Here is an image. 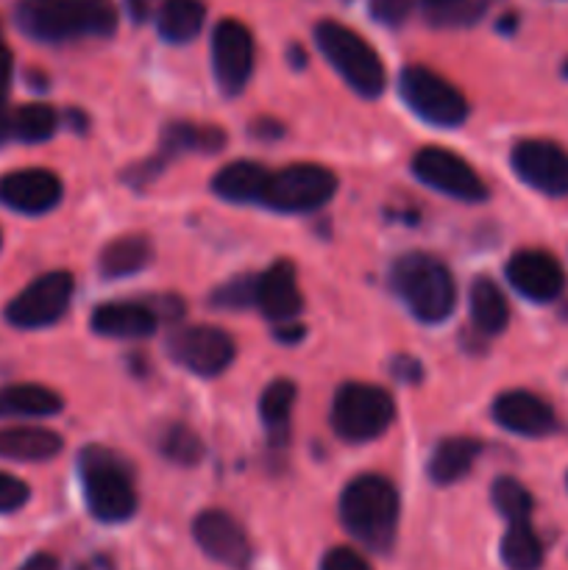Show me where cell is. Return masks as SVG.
<instances>
[{
    "instance_id": "cell-1",
    "label": "cell",
    "mask_w": 568,
    "mask_h": 570,
    "mask_svg": "<svg viewBox=\"0 0 568 570\" xmlns=\"http://www.w3.org/2000/svg\"><path fill=\"white\" fill-rule=\"evenodd\" d=\"M17 26L37 42L109 37L117 28L111 0H20Z\"/></svg>"
},
{
    "instance_id": "cell-2",
    "label": "cell",
    "mask_w": 568,
    "mask_h": 570,
    "mask_svg": "<svg viewBox=\"0 0 568 570\" xmlns=\"http://www.w3.org/2000/svg\"><path fill=\"white\" fill-rule=\"evenodd\" d=\"M345 532L373 551H388L399 527V493L384 476H356L340 499Z\"/></svg>"
},
{
    "instance_id": "cell-3",
    "label": "cell",
    "mask_w": 568,
    "mask_h": 570,
    "mask_svg": "<svg viewBox=\"0 0 568 570\" xmlns=\"http://www.w3.org/2000/svg\"><path fill=\"white\" fill-rule=\"evenodd\" d=\"M395 295L423 323H440L457 304V287L449 267L429 254L401 256L390 273Z\"/></svg>"
},
{
    "instance_id": "cell-4",
    "label": "cell",
    "mask_w": 568,
    "mask_h": 570,
    "mask_svg": "<svg viewBox=\"0 0 568 570\" xmlns=\"http://www.w3.org/2000/svg\"><path fill=\"white\" fill-rule=\"evenodd\" d=\"M315 42L329 65L343 76L354 92L362 98H376L384 89V65L376 50L365 42L356 31L345 28L343 22L323 20L315 28Z\"/></svg>"
},
{
    "instance_id": "cell-5",
    "label": "cell",
    "mask_w": 568,
    "mask_h": 570,
    "mask_svg": "<svg viewBox=\"0 0 568 570\" xmlns=\"http://www.w3.org/2000/svg\"><path fill=\"white\" fill-rule=\"evenodd\" d=\"M81 479L87 507L98 521H128L137 510V493L126 465L104 449H87L81 454Z\"/></svg>"
},
{
    "instance_id": "cell-6",
    "label": "cell",
    "mask_w": 568,
    "mask_h": 570,
    "mask_svg": "<svg viewBox=\"0 0 568 570\" xmlns=\"http://www.w3.org/2000/svg\"><path fill=\"white\" fill-rule=\"evenodd\" d=\"M395 417L393 399L382 387L351 382L334 395L332 426L345 443H368L388 432Z\"/></svg>"
},
{
    "instance_id": "cell-7",
    "label": "cell",
    "mask_w": 568,
    "mask_h": 570,
    "mask_svg": "<svg viewBox=\"0 0 568 570\" xmlns=\"http://www.w3.org/2000/svg\"><path fill=\"white\" fill-rule=\"evenodd\" d=\"M399 89L404 104L415 111L421 120L438 128H454L466 122L468 104L460 89L451 87L445 78L432 72L429 67L410 65L401 70Z\"/></svg>"
},
{
    "instance_id": "cell-8",
    "label": "cell",
    "mask_w": 568,
    "mask_h": 570,
    "mask_svg": "<svg viewBox=\"0 0 568 570\" xmlns=\"http://www.w3.org/2000/svg\"><path fill=\"white\" fill-rule=\"evenodd\" d=\"M337 178L321 165H287L271 173L259 204L276 212H310L329 204Z\"/></svg>"
},
{
    "instance_id": "cell-9",
    "label": "cell",
    "mask_w": 568,
    "mask_h": 570,
    "mask_svg": "<svg viewBox=\"0 0 568 570\" xmlns=\"http://www.w3.org/2000/svg\"><path fill=\"white\" fill-rule=\"evenodd\" d=\"M72 298V276L67 271L45 273L28 284L6 309V321L17 328H45L59 321Z\"/></svg>"
},
{
    "instance_id": "cell-10",
    "label": "cell",
    "mask_w": 568,
    "mask_h": 570,
    "mask_svg": "<svg viewBox=\"0 0 568 570\" xmlns=\"http://www.w3.org/2000/svg\"><path fill=\"white\" fill-rule=\"evenodd\" d=\"M412 173L418 181L427 187L445 193L449 198L457 200H484L488 198V187L482 178L477 176L466 159L445 148H423L418 150L412 159Z\"/></svg>"
},
{
    "instance_id": "cell-11",
    "label": "cell",
    "mask_w": 568,
    "mask_h": 570,
    "mask_svg": "<svg viewBox=\"0 0 568 570\" xmlns=\"http://www.w3.org/2000/svg\"><path fill=\"white\" fill-rule=\"evenodd\" d=\"M173 362L195 376H217L234 362V340L215 326H187L167 343Z\"/></svg>"
},
{
    "instance_id": "cell-12",
    "label": "cell",
    "mask_w": 568,
    "mask_h": 570,
    "mask_svg": "<svg viewBox=\"0 0 568 570\" xmlns=\"http://www.w3.org/2000/svg\"><path fill=\"white\" fill-rule=\"evenodd\" d=\"M512 170L549 198L568 195V154L549 139H523L512 148Z\"/></svg>"
},
{
    "instance_id": "cell-13",
    "label": "cell",
    "mask_w": 568,
    "mask_h": 570,
    "mask_svg": "<svg viewBox=\"0 0 568 570\" xmlns=\"http://www.w3.org/2000/svg\"><path fill=\"white\" fill-rule=\"evenodd\" d=\"M212 65L215 78L226 95L243 92L254 70V37L237 20H221L212 33Z\"/></svg>"
},
{
    "instance_id": "cell-14",
    "label": "cell",
    "mask_w": 568,
    "mask_h": 570,
    "mask_svg": "<svg viewBox=\"0 0 568 570\" xmlns=\"http://www.w3.org/2000/svg\"><path fill=\"white\" fill-rule=\"evenodd\" d=\"M193 534L206 557H212L221 566L243 570L251 560V543L245 538L243 527L234 521L228 512L206 510L195 518Z\"/></svg>"
},
{
    "instance_id": "cell-15",
    "label": "cell",
    "mask_w": 568,
    "mask_h": 570,
    "mask_svg": "<svg viewBox=\"0 0 568 570\" xmlns=\"http://www.w3.org/2000/svg\"><path fill=\"white\" fill-rule=\"evenodd\" d=\"M507 282L529 301L549 304L566 287V273L560 262L546 250H518L507 262Z\"/></svg>"
},
{
    "instance_id": "cell-16",
    "label": "cell",
    "mask_w": 568,
    "mask_h": 570,
    "mask_svg": "<svg viewBox=\"0 0 568 570\" xmlns=\"http://www.w3.org/2000/svg\"><path fill=\"white\" fill-rule=\"evenodd\" d=\"M61 200V181L50 170H14L0 178V204L20 215H45Z\"/></svg>"
},
{
    "instance_id": "cell-17",
    "label": "cell",
    "mask_w": 568,
    "mask_h": 570,
    "mask_svg": "<svg viewBox=\"0 0 568 570\" xmlns=\"http://www.w3.org/2000/svg\"><path fill=\"white\" fill-rule=\"evenodd\" d=\"M493 417L501 429L521 438H546L557 429L555 410L527 390L501 393L493 404Z\"/></svg>"
},
{
    "instance_id": "cell-18",
    "label": "cell",
    "mask_w": 568,
    "mask_h": 570,
    "mask_svg": "<svg viewBox=\"0 0 568 570\" xmlns=\"http://www.w3.org/2000/svg\"><path fill=\"white\" fill-rule=\"evenodd\" d=\"M301 293L295 284V271L287 259L276 262L271 271L259 276V287H256V306L267 321H290L301 312Z\"/></svg>"
},
{
    "instance_id": "cell-19",
    "label": "cell",
    "mask_w": 568,
    "mask_h": 570,
    "mask_svg": "<svg viewBox=\"0 0 568 570\" xmlns=\"http://www.w3.org/2000/svg\"><path fill=\"white\" fill-rule=\"evenodd\" d=\"M92 328L100 337L115 340H139L150 337L156 332L154 309L143 304H126V301H111L100 304L92 312Z\"/></svg>"
},
{
    "instance_id": "cell-20",
    "label": "cell",
    "mask_w": 568,
    "mask_h": 570,
    "mask_svg": "<svg viewBox=\"0 0 568 570\" xmlns=\"http://www.w3.org/2000/svg\"><path fill=\"white\" fill-rule=\"evenodd\" d=\"M61 451V438L56 432L37 426H14L0 432V456L17 462H45Z\"/></svg>"
},
{
    "instance_id": "cell-21",
    "label": "cell",
    "mask_w": 568,
    "mask_h": 570,
    "mask_svg": "<svg viewBox=\"0 0 568 570\" xmlns=\"http://www.w3.org/2000/svg\"><path fill=\"white\" fill-rule=\"evenodd\" d=\"M271 173L256 161H232L223 167L212 181V189L221 195L223 200H234V204H251V200H262L265 184Z\"/></svg>"
},
{
    "instance_id": "cell-22",
    "label": "cell",
    "mask_w": 568,
    "mask_h": 570,
    "mask_svg": "<svg viewBox=\"0 0 568 570\" xmlns=\"http://www.w3.org/2000/svg\"><path fill=\"white\" fill-rule=\"evenodd\" d=\"M65 406L59 393L42 387V384H11L0 387V417H48Z\"/></svg>"
},
{
    "instance_id": "cell-23",
    "label": "cell",
    "mask_w": 568,
    "mask_h": 570,
    "mask_svg": "<svg viewBox=\"0 0 568 570\" xmlns=\"http://www.w3.org/2000/svg\"><path fill=\"white\" fill-rule=\"evenodd\" d=\"M482 445L471 438H449L434 449L429 460V479L434 484H454L457 479L466 476L473 468V460L479 456Z\"/></svg>"
},
{
    "instance_id": "cell-24",
    "label": "cell",
    "mask_w": 568,
    "mask_h": 570,
    "mask_svg": "<svg viewBox=\"0 0 568 570\" xmlns=\"http://www.w3.org/2000/svg\"><path fill=\"white\" fill-rule=\"evenodd\" d=\"M150 243L139 234H126V237H117L100 250V273L109 278H123L134 276V273L143 271L150 262Z\"/></svg>"
},
{
    "instance_id": "cell-25",
    "label": "cell",
    "mask_w": 568,
    "mask_h": 570,
    "mask_svg": "<svg viewBox=\"0 0 568 570\" xmlns=\"http://www.w3.org/2000/svg\"><path fill=\"white\" fill-rule=\"evenodd\" d=\"M206 9L200 0H165L156 14V26L167 42H189L204 26Z\"/></svg>"
},
{
    "instance_id": "cell-26",
    "label": "cell",
    "mask_w": 568,
    "mask_h": 570,
    "mask_svg": "<svg viewBox=\"0 0 568 570\" xmlns=\"http://www.w3.org/2000/svg\"><path fill=\"white\" fill-rule=\"evenodd\" d=\"M295 404V384L290 379H276L265 387L259 399V415L265 423L267 434H271V443L282 445L287 443L290 434V412Z\"/></svg>"
},
{
    "instance_id": "cell-27",
    "label": "cell",
    "mask_w": 568,
    "mask_h": 570,
    "mask_svg": "<svg viewBox=\"0 0 568 570\" xmlns=\"http://www.w3.org/2000/svg\"><path fill=\"white\" fill-rule=\"evenodd\" d=\"M471 317L473 326L484 334H499L510 321V306L499 284L490 278H477L471 287Z\"/></svg>"
},
{
    "instance_id": "cell-28",
    "label": "cell",
    "mask_w": 568,
    "mask_h": 570,
    "mask_svg": "<svg viewBox=\"0 0 568 570\" xmlns=\"http://www.w3.org/2000/svg\"><path fill=\"white\" fill-rule=\"evenodd\" d=\"M501 562L507 570H540L543 566V546L529 521H510L501 540Z\"/></svg>"
},
{
    "instance_id": "cell-29",
    "label": "cell",
    "mask_w": 568,
    "mask_h": 570,
    "mask_svg": "<svg viewBox=\"0 0 568 570\" xmlns=\"http://www.w3.org/2000/svg\"><path fill=\"white\" fill-rule=\"evenodd\" d=\"M59 128V115L45 104H26L9 115V134L22 142H45Z\"/></svg>"
},
{
    "instance_id": "cell-30",
    "label": "cell",
    "mask_w": 568,
    "mask_h": 570,
    "mask_svg": "<svg viewBox=\"0 0 568 570\" xmlns=\"http://www.w3.org/2000/svg\"><path fill=\"white\" fill-rule=\"evenodd\" d=\"M223 142H226V137H223L221 128L173 122V126H167L165 139H161V150L165 154H182V150H204V154H212Z\"/></svg>"
},
{
    "instance_id": "cell-31",
    "label": "cell",
    "mask_w": 568,
    "mask_h": 570,
    "mask_svg": "<svg viewBox=\"0 0 568 570\" xmlns=\"http://www.w3.org/2000/svg\"><path fill=\"white\" fill-rule=\"evenodd\" d=\"M159 451L176 465H198L204 456V443L193 429L182 426V423H170L161 429L159 434Z\"/></svg>"
},
{
    "instance_id": "cell-32",
    "label": "cell",
    "mask_w": 568,
    "mask_h": 570,
    "mask_svg": "<svg viewBox=\"0 0 568 570\" xmlns=\"http://www.w3.org/2000/svg\"><path fill=\"white\" fill-rule=\"evenodd\" d=\"M493 504L510 521H529L532 515V495L516 479H499L493 484Z\"/></svg>"
},
{
    "instance_id": "cell-33",
    "label": "cell",
    "mask_w": 568,
    "mask_h": 570,
    "mask_svg": "<svg viewBox=\"0 0 568 570\" xmlns=\"http://www.w3.org/2000/svg\"><path fill=\"white\" fill-rule=\"evenodd\" d=\"M488 9V0H443L429 6V20L438 26H471Z\"/></svg>"
},
{
    "instance_id": "cell-34",
    "label": "cell",
    "mask_w": 568,
    "mask_h": 570,
    "mask_svg": "<svg viewBox=\"0 0 568 570\" xmlns=\"http://www.w3.org/2000/svg\"><path fill=\"white\" fill-rule=\"evenodd\" d=\"M256 287H259V276L232 278L212 295V304L221 309H248L251 304H256Z\"/></svg>"
},
{
    "instance_id": "cell-35",
    "label": "cell",
    "mask_w": 568,
    "mask_h": 570,
    "mask_svg": "<svg viewBox=\"0 0 568 570\" xmlns=\"http://www.w3.org/2000/svg\"><path fill=\"white\" fill-rule=\"evenodd\" d=\"M368 9H371L373 20L382 26H401L410 14L412 3L410 0H368Z\"/></svg>"
},
{
    "instance_id": "cell-36",
    "label": "cell",
    "mask_w": 568,
    "mask_h": 570,
    "mask_svg": "<svg viewBox=\"0 0 568 570\" xmlns=\"http://www.w3.org/2000/svg\"><path fill=\"white\" fill-rule=\"evenodd\" d=\"M9 83H11V50L9 45H6L3 33H0V139L9 134V111H6Z\"/></svg>"
},
{
    "instance_id": "cell-37",
    "label": "cell",
    "mask_w": 568,
    "mask_h": 570,
    "mask_svg": "<svg viewBox=\"0 0 568 570\" xmlns=\"http://www.w3.org/2000/svg\"><path fill=\"white\" fill-rule=\"evenodd\" d=\"M28 488L20 479L9 476V473H0V515L3 512H17L28 501Z\"/></svg>"
},
{
    "instance_id": "cell-38",
    "label": "cell",
    "mask_w": 568,
    "mask_h": 570,
    "mask_svg": "<svg viewBox=\"0 0 568 570\" xmlns=\"http://www.w3.org/2000/svg\"><path fill=\"white\" fill-rule=\"evenodd\" d=\"M321 570H371L365 560L351 549H332L323 557Z\"/></svg>"
},
{
    "instance_id": "cell-39",
    "label": "cell",
    "mask_w": 568,
    "mask_h": 570,
    "mask_svg": "<svg viewBox=\"0 0 568 570\" xmlns=\"http://www.w3.org/2000/svg\"><path fill=\"white\" fill-rule=\"evenodd\" d=\"M128 6V14L134 17V22H145L150 17V11H154L156 0H126Z\"/></svg>"
},
{
    "instance_id": "cell-40",
    "label": "cell",
    "mask_w": 568,
    "mask_h": 570,
    "mask_svg": "<svg viewBox=\"0 0 568 570\" xmlns=\"http://www.w3.org/2000/svg\"><path fill=\"white\" fill-rule=\"evenodd\" d=\"M20 570H59V560L53 554H33Z\"/></svg>"
},
{
    "instance_id": "cell-41",
    "label": "cell",
    "mask_w": 568,
    "mask_h": 570,
    "mask_svg": "<svg viewBox=\"0 0 568 570\" xmlns=\"http://www.w3.org/2000/svg\"><path fill=\"white\" fill-rule=\"evenodd\" d=\"M427 6H434V3H443V0H423Z\"/></svg>"
},
{
    "instance_id": "cell-42",
    "label": "cell",
    "mask_w": 568,
    "mask_h": 570,
    "mask_svg": "<svg viewBox=\"0 0 568 570\" xmlns=\"http://www.w3.org/2000/svg\"><path fill=\"white\" fill-rule=\"evenodd\" d=\"M562 72H566V78H568V59H566V67H562Z\"/></svg>"
}]
</instances>
